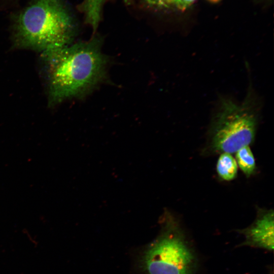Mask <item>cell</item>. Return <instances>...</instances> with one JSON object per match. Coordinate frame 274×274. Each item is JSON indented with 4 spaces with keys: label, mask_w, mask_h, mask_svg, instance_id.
<instances>
[{
    "label": "cell",
    "mask_w": 274,
    "mask_h": 274,
    "mask_svg": "<svg viewBox=\"0 0 274 274\" xmlns=\"http://www.w3.org/2000/svg\"><path fill=\"white\" fill-rule=\"evenodd\" d=\"M235 153V160L237 166L243 173L247 177L253 175L256 170V164L254 156L249 146L242 148Z\"/></svg>",
    "instance_id": "52a82bcc"
},
{
    "label": "cell",
    "mask_w": 274,
    "mask_h": 274,
    "mask_svg": "<svg viewBox=\"0 0 274 274\" xmlns=\"http://www.w3.org/2000/svg\"><path fill=\"white\" fill-rule=\"evenodd\" d=\"M16 35L23 46L45 52L69 45L73 27L59 0H35L20 14Z\"/></svg>",
    "instance_id": "3957f363"
},
{
    "label": "cell",
    "mask_w": 274,
    "mask_h": 274,
    "mask_svg": "<svg viewBox=\"0 0 274 274\" xmlns=\"http://www.w3.org/2000/svg\"><path fill=\"white\" fill-rule=\"evenodd\" d=\"M147 1L153 5L168 7L175 5V0H147Z\"/></svg>",
    "instance_id": "9c48e42d"
},
{
    "label": "cell",
    "mask_w": 274,
    "mask_h": 274,
    "mask_svg": "<svg viewBox=\"0 0 274 274\" xmlns=\"http://www.w3.org/2000/svg\"><path fill=\"white\" fill-rule=\"evenodd\" d=\"M99 38L43 52L50 99L57 103L90 93L107 79L108 59Z\"/></svg>",
    "instance_id": "6da1fadb"
},
{
    "label": "cell",
    "mask_w": 274,
    "mask_h": 274,
    "mask_svg": "<svg viewBox=\"0 0 274 274\" xmlns=\"http://www.w3.org/2000/svg\"><path fill=\"white\" fill-rule=\"evenodd\" d=\"M273 211L259 209L253 223L248 227L237 231L245 236L241 246H248L268 251L273 250Z\"/></svg>",
    "instance_id": "5b68a950"
},
{
    "label": "cell",
    "mask_w": 274,
    "mask_h": 274,
    "mask_svg": "<svg viewBox=\"0 0 274 274\" xmlns=\"http://www.w3.org/2000/svg\"><path fill=\"white\" fill-rule=\"evenodd\" d=\"M161 221L160 233L140 255V269L144 274H195L197 256L179 221L165 211Z\"/></svg>",
    "instance_id": "277c9868"
},
{
    "label": "cell",
    "mask_w": 274,
    "mask_h": 274,
    "mask_svg": "<svg viewBox=\"0 0 274 274\" xmlns=\"http://www.w3.org/2000/svg\"><path fill=\"white\" fill-rule=\"evenodd\" d=\"M23 233L27 237L28 239L31 243L34 245L35 247H36L38 245V242L35 237L30 233L29 231L27 229L24 228L22 230Z\"/></svg>",
    "instance_id": "8fae6325"
},
{
    "label": "cell",
    "mask_w": 274,
    "mask_h": 274,
    "mask_svg": "<svg viewBox=\"0 0 274 274\" xmlns=\"http://www.w3.org/2000/svg\"><path fill=\"white\" fill-rule=\"evenodd\" d=\"M261 107V100L253 88L251 80L242 102L228 96H221L211 120L203 153L232 154L253 144Z\"/></svg>",
    "instance_id": "7a4b0ae2"
},
{
    "label": "cell",
    "mask_w": 274,
    "mask_h": 274,
    "mask_svg": "<svg viewBox=\"0 0 274 274\" xmlns=\"http://www.w3.org/2000/svg\"><path fill=\"white\" fill-rule=\"evenodd\" d=\"M237 162L231 154H220L217 162L216 170L222 180L230 181L234 179L237 174Z\"/></svg>",
    "instance_id": "8992f818"
},
{
    "label": "cell",
    "mask_w": 274,
    "mask_h": 274,
    "mask_svg": "<svg viewBox=\"0 0 274 274\" xmlns=\"http://www.w3.org/2000/svg\"><path fill=\"white\" fill-rule=\"evenodd\" d=\"M213 2H218L219 0H210Z\"/></svg>",
    "instance_id": "7c38bea8"
},
{
    "label": "cell",
    "mask_w": 274,
    "mask_h": 274,
    "mask_svg": "<svg viewBox=\"0 0 274 274\" xmlns=\"http://www.w3.org/2000/svg\"><path fill=\"white\" fill-rule=\"evenodd\" d=\"M105 0H86V11L87 22L95 30L100 20L102 5Z\"/></svg>",
    "instance_id": "ba28073f"
},
{
    "label": "cell",
    "mask_w": 274,
    "mask_h": 274,
    "mask_svg": "<svg viewBox=\"0 0 274 274\" xmlns=\"http://www.w3.org/2000/svg\"><path fill=\"white\" fill-rule=\"evenodd\" d=\"M195 0H175V6L181 10H185Z\"/></svg>",
    "instance_id": "30bf717a"
}]
</instances>
